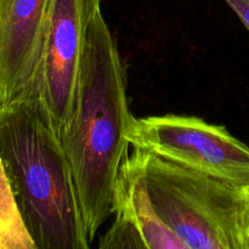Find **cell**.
<instances>
[{"mask_svg":"<svg viewBox=\"0 0 249 249\" xmlns=\"http://www.w3.org/2000/svg\"><path fill=\"white\" fill-rule=\"evenodd\" d=\"M50 0H0V107L28 90L39 63Z\"/></svg>","mask_w":249,"mask_h":249,"instance_id":"obj_7","label":"cell"},{"mask_svg":"<svg viewBox=\"0 0 249 249\" xmlns=\"http://www.w3.org/2000/svg\"><path fill=\"white\" fill-rule=\"evenodd\" d=\"M248 232H249V212H248Z\"/></svg>","mask_w":249,"mask_h":249,"instance_id":"obj_10","label":"cell"},{"mask_svg":"<svg viewBox=\"0 0 249 249\" xmlns=\"http://www.w3.org/2000/svg\"><path fill=\"white\" fill-rule=\"evenodd\" d=\"M140 151L156 209L187 249H249V189Z\"/></svg>","mask_w":249,"mask_h":249,"instance_id":"obj_3","label":"cell"},{"mask_svg":"<svg viewBox=\"0 0 249 249\" xmlns=\"http://www.w3.org/2000/svg\"><path fill=\"white\" fill-rule=\"evenodd\" d=\"M249 32V0H225Z\"/></svg>","mask_w":249,"mask_h":249,"instance_id":"obj_9","label":"cell"},{"mask_svg":"<svg viewBox=\"0 0 249 249\" xmlns=\"http://www.w3.org/2000/svg\"><path fill=\"white\" fill-rule=\"evenodd\" d=\"M134 121L125 66L100 10L88 28L74 108L61 140L90 243L113 215L114 184L129 156L128 133Z\"/></svg>","mask_w":249,"mask_h":249,"instance_id":"obj_1","label":"cell"},{"mask_svg":"<svg viewBox=\"0 0 249 249\" xmlns=\"http://www.w3.org/2000/svg\"><path fill=\"white\" fill-rule=\"evenodd\" d=\"M113 215L114 221L100 240L99 248L187 249L156 209L138 148L119 169L114 184Z\"/></svg>","mask_w":249,"mask_h":249,"instance_id":"obj_6","label":"cell"},{"mask_svg":"<svg viewBox=\"0 0 249 249\" xmlns=\"http://www.w3.org/2000/svg\"><path fill=\"white\" fill-rule=\"evenodd\" d=\"M0 157L36 249H89L68 158L32 97L0 107Z\"/></svg>","mask_w":249,"mask_h":249,"instance_id":"obj_2","label":"cell"},{"mask_svg":"<svg viewBox=\"0 0 249 249\" xmlns=\"http://www.w3.org/2000/svg\"><path fill=\"white\" fill-rule=\"evenodd\" d=\"M0 249H36L0 157Z\"/></svg>","mask_w":249,"mask_h":249,"instance_id":"obj_8","label":"cell"},{"mask_svg":"<svg viewBox=\"0 0 249 249\" xmlns=\"http://www.w3.org/2000/svg\"><path fill=\"white\" fill-rule=\"evenodd\" d=\"M102 2L104 0L49 1L38 67L23 96L36 101L60 141L74 108L88 28Z\"/></svg>","mask_w":249,"mask_h":249,"instance_id":"obj_4","label":"cell"},{"mask_svg":"<svg viewBox=\"0 0 249 249\" xmlns=\"http://www.w3.org/2000/svg\"><path fill=\"white\" fill-rule=\"evenodd\" d=\"M128 141L134 148L249 189V146L224 125L178 114L135 118Z\"/></svg>","mask_w":249,"mask_h":249,"instance_id":"obj_5","label":"cell"}]
</instances>
